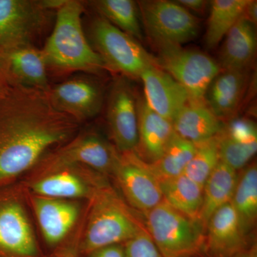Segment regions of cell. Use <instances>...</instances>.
I'll return each mask as SVG.
<instances>
[{
    "instance_id": "obj_1",
    "label": "cell",
    "mask_w": 257,
    "mask_h": 257,
    "mask_svg": "<svg viewBox=\"0 0 257 257\" xmlns=\"http://www.w3.org/2000/svg\"><path fill=\"white\" fill-rule=\"evenodd\" d=\"M79 128L78 121L52 106L47 92L13 85L0 96V187L20 181Z\"/></svg>"
},
{
    "instance_id": "obj_2",
    "label": "cell",
    "mask_w": 257,
    "mask_h": 257,
    "mask_svg": "<svg viewBox=\"0 0 257 257\" xmlns=\"http://www.w3.org/2000/svg\"><path fill=\"white\" fill-rule=\"evenodd\" d=\"M88 203L85 226L71 243L69 257H85L98 248L124 244L147 230L111 185L99 191Z\"/></svg>"
},
{
    "instance_id": "obj_3",
    "label": "cell",
    "mask_w": 257,
    "mask_h": 257,
    "mask_svg": "<svg viewBox=\"0 0 257 257\" xmlns=\"http://www.w3.org/2000/svg\"><path fill=\"white\" fill-rule=\"evenodd\" d=\"M84 4L77 0H65L57 10L53 30L42 49L48 69L62 73H95L106 69L84 34Z\"/></svg>"
},
{
    "instance_id": "obj_4",
    "label": "cell",
    "mask_w": 257,
    "mask_h": 257,
    "mask_svg": "<svg viewBox=\"0 0 257 257\" xmlns=\"http://www.w3.org/2000/svg\"><path fill=\"white\" fill-rule=\"evenodd\" d=\"M29 209L28 187L21 180L0 187V257H47Z\"/></svg>"
},
{
    "instance_id": "obj_5",
    "label": "cell",
    "mask_w": 257,
    "mask_h": 257,
    "mask_svg": "<svg viewBox=\"0 0 257 257\" xmlns=\"http://www.w3.org/2000/svg\"><path fill=\"white\" fill-rule=\"evenodd\" d=\"M119 154L99 134L79 132L67 143L44 155L25 178L34 182L54 171L77 165L89 167L108 177L112 175Z\"/></svg>"
},
{
    "instance_id": "obj_6",
    "label": "cell",
    "mask_w": 257,
    "mask_h": 257,
    "mask_svg": "<svg viewBox=\"0 0 257 257\" xmlns=\"http://www.w3.org/2000/svg\"><path fill=\"white\" fill-rule=\"evenodd\" d=\"M65 0H0V51L31 46Z\"/></svg>"
},
{
    "instance_id": "obj_7",
    "label": "cell",
    "mask_w": 257,
    "mask_h": 257,
    "mask_svg": "<svg viewBox=\"0 0 257 257\" xmlns=\"http://www.w3.org/2000/svg\"><path fill=\"white\" fill-rule=\"evenodd\" d=\"M146 229L163 257H192L204 246L199 221L190 219L165 200L147 211Z\"/></svg>"
},
{
    "instance_id": "obj_8",
    "label": "cell",
    "mask_w": 257,
    "mask_h": 257,
    "mask_svg": "<svg viewBox=\"0 0 257 257\" xmlns=\"http://www.w3.org/2000/svg\"><path fill=\"white\" fill-rule=\"evenodd\" d=\"M90 38L91 45L104 61L106 69L140 78L144 71L157 66L156 59L140 42L100 16L91 24Z\"/></svg>"
},
{
    "instance_id": "obj_9",
    "label": "cell",
    "mask_w": 257,
    "mask_h": 257,
    "mask_svg": "<svg viewBox=\"0 0 257 257\" xmlns=\"http://www.w3.org/2000/svg\"><path fill=\"white\" fill-rule=\"evenodd\" d=\"M157 66L187 91L189 102L204 103L211 82L221 72L218 62L200 51L179 45L158 46Z\"/></svg>"
},
{
    "instance_id": "obj_10",
    "label": "cell",
    "mask_w": 257,
    "mask_h": 257,
    "mask_svg": "<svg viewBox=\"0 0 257 257\" xmlns=\"http://www.w3.org/2000/svg\"><path fill=\"white\" fill-rule=\"evenodd\" d=\"M138 4L147 34L157 47L181 46L197 37L199 20L176 2L152 0Z\"/></svg>"
},
{
    "instance_id": "obj_11",
    "label": "cell",
    "mask_w": 257,
    "mask_h": 257,
    "mask_svg": "<svg viewBox=\"0 0 257 257\" xmlns=\"http://www.w3.org/2000/svg\"><path fill=\"white\" fill-rule=\"evenodd\" d=\"M111 177L134 209L147 212L163 201L159 179L137 152L120 153Z\"/></svg>"
},
{
    "instance_id": "obj_12",
    "label": "cell",
    "mask_w": 257,
    "mask_h": 257,
    "mask_svg": "<svg viewBox=\"0 0 257 257\" xmlns=\"http://www.w3.org/2000/svg\"><path fill=\"white\" fill-rule=\"evenodd\" d=\"M25 184L29 192L36 195L67 200L85 199L87 202L101 189L110 186L106 176L78 165L54 171Z\"/></svg>"
},
{
    "instance_id": "obj_13",
    "label": "cell",
    "mask_w": 257,
    "mask_h": 257,
    "mask_svg": "<svg viewBox=\"0 0 257 257\" xmlns=\"http://www.w3.org/2000/svg\"><path fill=\"white\" fill-rule=\"evenodd\" d=\"M30 209L36 218L44 241L52 251L47 256L58 255L64 241L78 221L81 205L78 201L42 197L29 192Z\"/></svg>"
},
{
    "instance_id": "obj_14",
    "label": "cell",
    "mask_w": 257,
    "mask_h": 257,
    "mask_svg": "<svg viewBox=\"0 0 257 257\" xmlns=\"http://www.w3.org/2000/svg\"><path fill=\"white\" fill-rule=\"evenodd\" d=\"M107 121L111 138L119 153L138 150V101L128 83L117 79L111 87L107 105Z\"/></svg>"
},
{
    "instance_id": "obj_15",
    "label": "cell",
    "mask_w": 257,
    "mask_h": 257,
    "mask_svg": "<svg viewBox=\"0 0 257 257\" xmlns=\"http://www.w3.org/2000/svg\"><path fill=\"white\" fill-rule=\"evenodd\" d=\"M52 106L69 115L79 124L100 112L103 94L100 87L93 79L76 77L68 79L47 92Z\"/></svg>"
},
{
    "instance_id": "obj_16",
    "label": "cell",
    "mask_w": 257,
    "mask_h": 257,
    "mask_svg": "<svg viewBox=\"0 0 257 257\" xmlns=\"http://www.w3.org/2000/svg\"><path fill=\"white\" fill-rule=\"evenodd\" d=\"M140 78L143 82L147 105L172 123L179 111L189 102L187 91L158 66L144 71Z\"/></svg>"
},
{
    "instance_id": "obj_17",
    "label": "cell",
    "mask_w": 257,
    "mask_h": 257,
    "mask_svg": "<svg viewBox=\"0 0 257 257\" xmlns=\"http://www.w3.org/2000/svg\"><path fill=\"white\" fill-rule=\"evenodd\" d=\"M207 225L204 249L209 257H232L248 248L247 234L231 203L218 209Z\"/></svg>"
},
{
    "instance_id": "obj_18",
    "label": "cell",
    "mask_w": 257,
    "mask_h": 257,
    "mask_svg": "<svg viewBox=\"0 0 257 257\" xmlns=\"http://www.w3.org/2000/svg\"><path fill=\"white\" fill-rule=\"evenodd\" d=\"M0 66L14 85L50 90L46 60L35 45L0 51Z\"/></svg>"
},
{
    "instance_id": "obj_19",
    "label": "cell",
    "mask_w": 257,
    "mask_h": 257,
    "mask_svg": "<svg viewBox=\"0 0 257 257\" xmlns=\"http://www.w3.org/2000/svg\"><path fill=\"white\" fill-rule=\"evenodd\" d=\"M216 138L221 162L236 171L245 167L256 155V126L251 120H232Z\"/></svg>"
},
{
    "instance_id": "obj_20",
    "label": "cell",
    "mask_w": 257,
    "mask_h": 257,
    "mask_svg": "<svg viewBox=\"0 0 257 257\" xmlns=\"http://www.w3.org/2000/svg\"><path fill=\"white\" fill-rule=\"evenodd\" d=\"M256 46L255 25L242 15L225 36L219 67L223 71H246L254 58Z\"/></svg>"
},
{
    "instance_id": "obj_21",
    "label": "cell",
    "mask_w": 257,
    "mask_h": 257,
    "mask_svg": "<svg viewBox=\"0 0 257 257\" xmlns=\"http://www.w3.org/2000/svg\"><path fill=\"white\" fill-rule=\"evenodd\" d=\"M138 148L142 154L154 163L160 158L175 135L170 121L152 110L145 99L138 101Z\"/></svg>"
},
{
    "instance_id": "obj_22",
    "label": "cell",
    "mask_w": 257,
    "mask_h": 257,
    "mask_svg": "<svg viewBox=\"0 0 257 257\" xmlns=\"http://www.w3.org/2000/svg\"><path fill=\"white\" fill-rule=\"evenodd\" d=\"M172 125L178 136L195 145L216 138L224 126L204 102H189L176 116Z\"/></svg>"
},
{
    "instance_id": "obj_23",
    "label": "cell",
    "mask_w": 257,
    "mask_h": 257,
    "mask_svg": "<svg viewBox=\"0 0 257 257\" xmlns=\"http://www.w3.org/2000/svg\"><path fill=\"white\" fill-rule=\"evenodd\" d=\"M245 71H223L211 82L206 92L207 106L219 119L231 116L243 96Z\"/></svg>"
},
{
    "instance_id": "obj_24",
    "label": "cell",
    "mask_w": 257,
    "mask_h": 257,
    "mask_svg": "<svg viewBox=\"0 0 257 257\" xmlns=\"http://www.w3.org/2000/svg\"><path fill=\"white\" fill-rule=\"evenodd\" d=\"M163 200L174 209L199 221L203 202V187L181 175L159 180Z\"/></svg>"
},
{
    "instance_id": "obj_25",
    "label": "cell",
    "mask_w": 257,
    "mask_h": 257,
    "mask_svg": "<svg viewBox=\"0 0 257 257\" xmlns=\"http://www.w3.org/2000/svg\"><path fill=\"white\" fill-rule=\"evenodd\" d=\"M237 171L219 162L203 187V202L199 222L207 224L218 209L231 202L234 193Z\"/></svg>"
},
{
    "instance_id": "obj_26",
    "label": "cell",
    "mask_w": 257,
    "mask_h": 257,
    "mask_svg": "<svg viewBox=\"0 0 257 257\" xmlns=\"http://www.w3.org/2000/svg\"><path fill=\"white\" fill-rule=\"evenodd\" d=\"M101 18L138 42L143 40L140 8L133 0H96L90 2Z\"/></svg>"
},
{
    "instance_id": "obj_27",
    "label": "cell",
    "mask_w": 257,
    "mask_h": 257,
    "mask_svg": "<svg viewBox=\"0 0 257 257\" xmlns=\"http://www.w3.org/2000/svg\"><path fill=\"white\" fill-rule=\"evenodd\" d=\"M231 205L239 218L245 232L248 234L256 223L257 217V167H246L238 175Z\"/></svg>"
},
{
    "instance_id": "obj_28",
    "label": "cell",
    "mask_w": 257,
    "mask_h": 257,
    "mask_svg": "<svg viewBox=\"0 0 257 257\" xmlns=\"http://www.w3.org/2000/svg\"><path fill=\"white\" fill-rule=\"evenodd\" d=\"M250 0H214L211 2L205 42L214 48L242 16Z\"/></svg>"
},
{
    "instance_id": "obj_29",
    "label": "cell",
    "mask_w": 257,
    "mask_h": 257,
    "mask_svg": "<svg viewBox=\"0 0 257 257\" xmlns=\"http://www.w3.org/2000/svg\"><path fill=\"white\" fill-rule=\"evenodd\" d=\"M196 148L195 145L175 133L163 155L156 162L150 164L152 170L159 180L183 175Z\"/></svg>"
},
{
    "instance_id": "obj_30",
    "label": "cell",
    "mask_w": 257,
    "mask_h": 257,
    "mask_svg": "<svg viewBox=\"0 0 257 257\" xmlns=\"http://www.w3.org/2000/svg\"><path fill=\"white\" fill-rule=\"evenodd\" d=\"M196 152L183 175L204 187L211 172L220 162L217 138L196 145Z\"/></svg>"
},
{
    "instance_id": "obj_31",
    "label": "cell",
    "mask_w": 257,
    "mask_h": 257,
    "mask_svg": "<svg viewBox=\"0 0 257 257\" xmlns=\"http://www.w3.org/2000/svg\"><path fill=\"white\" fill-rule=\"evenodd\" d=\"M125 257H163L147 230L124 243Z\"/></svg>"
},
{
    "instance_id": "obj_32",
    "label": "cell",
    "mask_w": 257,
    "mask_h": 257,
    "mask_svg": "<svg viewBox=\"0 0 257 257\" xmlns=\"http://www.w3.org/2000/svg\"><path fill=\"white\" fill-rule=\"evenodd\" d=\"M85 257H125L124 244H114L98 248Z\"/></svg>"
},
{
    "instance_id": "obj_33",
    "label": "cell",
    "mask_w": 257,
    "mask_h": 257,
    "mask_svg": "<svg viewBox=\"0 0 257 257\" xmlns=\"http://www.w3.org/2000/svg\"><path fill=\"white\" fill-rule=\"evenodd\" d=\"M175 2L188 11L192 10L196 13H203L208 5V2L204 0H178Z\"/></svg>"
},
{
    "instance_id": "obj_34",
    "label": "cell",
    "mask_w": 257,
    "mask_h": 257,
    "mask_svg": "<svg viewBox=\"0 0 257 257\" xmlns=\"http://www.w3.org/2000/svg\"><path fill=\"white\" fill-rule=\"evenodd\" d=\"M243 16L256 26L257 23V2L250 0L243 11Z\"/></svg>"
},
{
    "instance_id": "obj_35",
    "label": "cell",
    "mask_w": 257,
    "mask_h": 257,
    "mask_svg": "<svg viewBox=\"0 0 257 257\" xmlns=\"http://www.w3.org/2000/svg\"><path fill=\"white\" fill-rule=\"evenodd\" d=\"M13 85L14 84L12 83L4 69L0 66V96L4 95Z\"/></svg>"
},
{
    "instance_id": "obj_36",
    "label": "cell",
    "mask_w": 257,
    "mask_h": 257,
    "mask_svg": "<svg viewBox=\"0 0 257 257\" xmlns=\"http://www.w3.org/2000/svg\"><path fill=\"white\" fill-rule=\"evenodd\" d=\"M232 257H257L256 245L253 244V246L246 248L241 252L236 253Z\"/></svg>"
},
{
    "instance_id": "obj_37",
    "label": "cell",
    "mask_w": 257,
    "mask_h": 257,
    "mask_svg": "<svg viewBox=\"0 0 257 257\" xmlns=\"http://www.w3.org/2000/svg\"><path fill=\"white\" fill-rule=\"evenodd\" d=\"M47 257H57V256H47Z\"/></svg>"
}]
</instances>
